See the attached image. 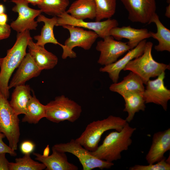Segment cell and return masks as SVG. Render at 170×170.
I'll return each mask as SVG.
<instances>
[{
	"label": "cell",
	"instance_id": "6da1fadb",
	"mask_svg": "<svg viewBox=\"0 0 170 170\" xmlns=\"http://www.w3.org/2000/svg\"><path fill=\"white\" fill-rule=\"evenodd\" d=\"M31 38L29 30L17 33L14 44L11 48L7 50L6 56L1 59L0 90L7 99L10 95L9 80L13 72L26 55L28 43Z\"/></svg>",
	"mask_w": 170,
	"mask_h": 170
},
{
	"label": "cell",
	"instance_id": "7a4b0ae2",
	"mask_svg": "<svg viewBox=\"0 0 170 170\" xmlns=\"http://www.w3.org/2000/svg\"><path fill=\"white\" fill-rule=\"evenodd\" d=\"M136 129L130 126L127 122L120 131H116L107 135L102 143L91 154L96 157L112 162L120 159L121 154L127 150L132 143L131 137Z\"/></svg>",
	"mask_w": 170,
	"mask_h": 170
},
{
	"label": "cell",
	"instance_id": "3957f363",
	"mask_svg": "<svg viewBox=\"0 0 170 170\" xmlns=\"http://www.w3.org/2000/svg\"><path fill=\"white\" fill-rule=\"evenodd\" d=\"M127 122L120 117L110 115L102 120L94 121L88 124L80 136L76 140L90 151L98 146L101 137L105 132L111 129L120 131Z\"/></svg>",
	"mask_w": 170,
	"mask_h": 170
},
{
	"label": "cell",
	"instance_id": "277c9868",
	"mask_svg": "<svg viewBox=\"0 0 170 170\" xmlns=\"http://www.w3.org/2000/svg\"><path fill=\"white\" fill-rule=\"evenodd\" d=\"M153 45L152 42H147L143 54L130 61L123 69L136 74L145 84L150 78L157 77L166 70L170 69L169 65L154 60L151 53Z\"/></svg>",
	"mask_w": 170,
	"mask_h": 170
},
{
	"label": "cell",
	"instance_id": "5b68a950",
	"mask_svg": "<svg viewBox=\"0 0 170 170\" xmlns=\"http://www.w3.org/2000/svg\"><path fill=\"white\" fill-rule=\"evenodd\" d=\"M45 105V118L56 123L65 121L74 122L80 117L82 111L79 105L64 95L56 97Z\"/></svg>",
	"mask_w": 170,
	"mask_h": 170
},
{
	"label": "cell",
	"instance_id": "8992f818",
	"mask_svg": "<svg viewBox=\"0 0 170 170\" xmlns=\"http://www.w3.org/2000/svg\"><path fill=\"white\" fill-rule=\"evenodd\" d=\"M18 116L0 90V132L5 135L14 150L17 149L20 135Z\"/></svg>",
	"mask_w": 170,
	"mask_h": 170
},
{
	"label": "cell",
	"instance_id": "52a82bcc",
	"mask_svg": "<svg viewBox=\"0 0 170 170\" xmlns=\"http://www.w3.org/2000/svg\"><path fill=\"white\" fill-rule=\"evenodd\" d=\"M52 147L58 151L69 153L76 156L82 165L83 170L109 169L114 165L112 162L100 159L93 156L76 139H71L66 143L56 144Z\"/></svg>",
	"mask_w": 170,
	"mask_h": 170
},
{
	"label": "cell",
	"instance_id": "ba28073f",
	"mask_svg": "<svg viewBox=\"0 0 170 170\" xmlns=\"http://www.w3.org/2000/svg\"><path fill=\"white\" fill-rule=\"evenodd\" d=\"M62 27L68 30L69 37L67 39L63 46L62 58H75L76 53L73 50L76 47H81L85 50H88L99 37L94 31L85 30L83 28L69 25L62 26Z\"/></svg>",
	"mask_w": 170,
	"mask_h": 170
},
{
	"label": "cell",
	"instance_id": "9c48e42d",
	"mask_svg": "<svg viewBox=\"0 0 170 170\" xmlns=\"http://www.w3.org/2000/svg\"><path fill=\"white\" fill-rule=\"evenodd\" d=\"M11 2L15 4L12 11L18 15L17 18L11 23V28L17 33L36 30L38 22L35 19L42 13L41 10L30 7L28 3L24 0H11Z\"/></svg>",
	"mask_w": 170,
	"mask_h": 170
},
{
	"label": "cell",
	"instance_id": "30bf717a",
	"mask_svg": "<svg viewBox=\"0 0 170 170\" xmlns=\"http://www.w3.org/2000/svg\"><path fill=\"white\" fill-rule=\"evenodd\" d=\"M64 25L88 29L94 31L99 37L103 39L110 35V30L113 28L118 26L119 24L117 20L110 18L103 21H85L76 19L65 12L57 17L55 26H62Z\"/></svg>",
	"mask_w": 170,
	"mask_h": 170
},
{
	"label": "cell",
	"instance_id": "8fae6325",
	"mask_svg": "<svg viewBox=\"0 0 170 170\" xmlns=\"http://www.w3.org/2000/svg\"><path fill=\"white\" fill-rule=\"evenodd\" d=\"M97 42L96 48L100 53L97 62L105 66L116 61L118 59L130 49L127 42L116 40L111 36Z\"/></svg>",
	"mask_w": 170,
	"mask_h": 170
},
{
	"label": "cell",
	"instance_id": "7c38bea8",
	"mask_svg": "<svg viewBox=\"0 0 170 170\" xmlns=\"http://www.w3.org/2000/svg\"><path fill=\"white\" fill-rule=\"evenodd\" d=\"M133 22L148 24L156 13V0H121Z\"/></svg>",
	"mask_w": 170,
	"mask_h": 170
},
{
	"label": "cell",
	"instance_id": "4fadbf2b",
	"mask_svg": "<svg viewBox=\"0 0 170 170\" xmlns=\"http://www.w3.org/2000/svg\"><path fill=\"white\" fill-rule=\"evenodd\" d=\"M153 80H149L145 84L143 93L145 104L153 103L161 105L166 111L170 99V90L165 86V72H163Z\"/></svg>",
	"mask_w": 170,
	"mask_h": 170
},
{
	"label": "cell",
	"instance_id": "5bb4252c",
	"mask_svg": "<svg viewBox=\"0 0 170 170\" xmlns=\"http://www.w3.org/2000/svg\"><path fill=\"white\" fill-rule=\"evenodd\" d=\"M146 42V39L142 40L136 47L129 50L122 58L114 63L101 67L99 71L108 73L113 83L118 82L121 71L130 61L143 54Z\"/></svg>",
	"mask_w": 170,
	"mask_h": 170
},
{
	"label": "cell",
	"instance_id": "9a60e30c",
	"mask_svg": "<svg viewBox=\"0 0 170 170\" xmlns=\"http://www.w3.org/2000/svg\"><path fill=\"white\" fill-rule=\"evenodd\" d=\"M42 71L29 53H27L8 84L9 89L25 84L27 81L39 75Z\"/></svg>",
	"mask_w": 170,
	"mask_h": 170
},
{
	"label": "cell",
	"instance_id": "2e32d148",
	"mask_svg": "<svg viewBox=\"0 0 170 170\" xmlns=\"http://www.w3.org/2000/svg\"><path fill=\"white\" fill-rule=\"evenodd\" d=\"M170 150V128H168L154 134L146 160L149 164L155 163L164 158V154Z\"/></svg>",
	"mask_w": 170,
	"mask_h": 170
},
{
	"label": "cell",
	"instance_id": "e0dca14e",
	"mask_svg": "<svg viewBox=\"0 0 170 170\" xmlns=\"http://www.w3.org/2000/svg\"><path fill=\"white\" fill-rule=\"evenodd\" d=\"M109 34L118 41L122 38L128 39L127 44L130 50L136 47L142 40L151 37L150 32L147 29H136L130 26L113 28L110 31Z\"/></svg>",
	"mask_w": 170,
	"mask_h": 170
},
{
	"label": "cell",
	"instance_id": "ac0fdd59",
	"mask_svg": "<svg viewBox=\"0 0 170 170\" xmlns=\"http://www.w3.org/2000/svg\"><path fill=\"white\" fill-rule=\"evenodd\" d=\"M52 153L50 156H44L37 153L33 154L35 159L43 164L46 170H77L78 167L69 162L65 152H61L52 147Z\"/></svg>",
	"mask_w": 170,
	"mask_h": 170
},
{
	"label": "cell",
	"instance_id": "d6986e66",
	"mask_svg": "<svg viewBox=\"0 0 170 170\" xmlns=\"http://www.w3.org/2000/svg\"><path fill=\"white\" fill-rule=\"evenodd\" d=\"M28 52L42 71L53 68L57 64L58 57L47 50L44 47L37 44L31 38L28 43Z\"/></svg>",
	"mask_w": 170,
	"mask_h": 170
},
{
	"label": "cell",
	"instance_id": "ffe728a7",
	"mask_svg": "<svg viewBox=\"0 0 170 170\" xmlns=\"http://www.w3.org/2000/svg\"><path fill=\"white\" fill-rule=\"evenodd\" d=\"M144 84L138 75L131 71L121 82L111 84L109 89L120 95L127 92L143 93L145 89Z\"/></svg>",
	"mask_w": 170,
	"mask_h": 170
},
{
	"label": "cell",
	"instance_id": "44dd1931",
	"mask_svg": "<svg viewBox=\"0 0 170 170\" xmlns=\"http://www.w3.org/2000/svg\"><path fill=\"white\" fill-rule=\"evenodd\" d=\"M57 20V16L49 18L41 14L37 17V22H42L44 25L42 28L40 34L34 37V39L37 41L36 43L37 44L44 47L47 43H52L58 45L61 47L63 46V44L59 43L55 38L54 33V28L56 26Z\"/></svg>",
	"mask_w": 170,
	"mask_h": 170
},
{
	"label": "cell",
	"instance_id": "7402d4cb",
	"mask_svg": "<svg viewBox=\"0 0 170 170\" xmlns=\"http://www.w3.org/2000/svg\"><path fill=\"white\" fill-rule=\"evenodd\" d=\"M66 12L76 19L93 20L96 16V4L94 0H76Z\"/></svg>",
	"mask_w": 170,
	"mask_h": 170
},
{
	"label": "cell",
	"instance_id": "603a6c76",
	"mask_svg": "<svg viewBox=\"0 0 170 170\" xmlns=\"http://www.w3.org/2000/svg\"><path fill=\"white\" fill-rule=\"evenodd\" d=\"M29 85H22L14 88L12 94L10 105L18 115L25 114L27 103L31 97Z\"/></svg>",
	"mask_w": 170,
	"mask_h": 170
},
{
	"label": "cell",
	"instance_id": "cb8c5ba5",
	"mask_svg": "<svg viewBox=\"0 0 170 170\" xmlns=\"http://www.w3.org/2000/svg\"><path fill=\"white\" fill-rule=\"evenodd\" d=\"M143 93L127 92L121 95L125 102L123 111L128 114L125 119L127 122H130L133 120L136 113L145 110V103Z\"/></svg>",
	"mask_w": 170,
	"mask_h": 170
},
{
	"label": "cell",
	"instance_id": "d4e9b609",
	"mask_svg": "<svg viewBox=\"0 0 170 170\" xmlns=\"http://www.w3.org/2000/svg\"><path fill=\"white\" fill-rule=\"evenodd\" d=\"M154 23L157 28V32L150 31L151 37L157 40L158 43L154 47L158 52L166 51L170 52V30L167 28L160 21L156 13L150 20L149 24Z\"/></svg>",
	"mask_w": 170,
	"mask_h": 170
},
{
	"label": "cell",
	"instance_id": "484cf974",
	"mask_svg": "<svg viewBox=\"0 0 170 170\" xmlns=\"http://www.w3.org/2000/svg\"><path fill=\"white\" fill-rule=\"evenodd\" d=\"M46 113L45 105L41 104L33 94L27 103L22 122L37 124L42 118L45 117Z\"/></svg>",
	"mask_w": 170,
	"mask_h": 170
},
{
	"label": "cell",
	"instance_id": "4316f807",
	"mask_svg": "<svg viewBox=\"0 0 170 170\" xmlns=\"http://www.w3.org/2000/svg\"><path fill=\"white\" fill-rule=\"evenodd\" d=\"M69 4V0H42L37 6L42 12L58 17L66 11Z\"/></svg>",
	"mask_w": 170,
	"mask_h": 170
},
{
	"label": "cell",
	"instance_id": "83f0119b",
	"mask_svg": "<svg viewBox=\"0 0 170 170\" xmlns=\"http://www.w3.org/2000/svg\"><path fill=\"white\" fill-rule=\"evenodd\" d=\"M9 170H42L46 166L42 163H39L32 159L30 154H24L22 157L16 158L14 162L8 164Z\"/></svg>",
	"mask_w": 170,
	"mask_h": 170
},
{
	"label": "cell",
	"instance_id": "f1b7e54d",
	"mask_svg": "<svg viewBox=\"0 0 170 170\" xmlns=\"http://www.w3.org/2000/svg\"><path fill=\"white\" fill-rule=\"evenodd\" d=\"M96 8L95 21L110 18L115 14L116 0H94Z\"/></svg>",
	"mask_w": 170,
	"mask_h": 170
},
{
	"label": "cell",
	"instance_id": "f546056e",
	"mask_svg": "<svg viewBox=\"0 0 170 170\" xmlns=\"http://www.w3.org/2000/svg\"><path fill=\"white\" fill-rule=\"evenodd\" d=\"M130 170H169L170 164L164 157L156 164H149L147 165H136L130 167Z\"/></svg>",
	"mask_w": 170,
	"mask_h": 170
},
{
	"label": "cell",
	"instance_id": "4dcf8cb0",
	"mask_svg": "<svg viewBox=\"0 0 170 170\" xmlns=\"http://www.w3.org/2000/svg\"><path fill=\"white\" fill-rule=\"evenodd\" d=\"M5 137L3 133L0 132V153H4L9 154L12 156H16L17 154L15 150L11 149L3 141V139Z\"/></svg>",
	"mask_w": 170,
	"mask_h": 170
},
{
	"label": "cell",
	"instance_id": "1f68e13d",
	"mask_svg": "<svg viewBox=\"0 0 170 170\" xmlns=\"http://www.w3.org/2000/svg\"><path fill=\"white\" fill-rule=\"evenodd\" d=\"M35 147L34 144L30 141H25L21 143L20 150L24 154H30L34 150Z\"/></svg>",
	"mask_w": 170,
	"mask_h": 170
},
{
	"label": "cell",
	"instance_id": "d6a6232c",
	"mask_svg": "<svg viewBox=\"0 0 170 170\" xmlns=\"http://www.w3.org/2000/svg\"><path fill=\"white\" fill-rule=\"evenodd\" d=\"M11 32L10 25L7 24L2 26L0 25V41L9 37Z\"/></svg>",
	"mask_w": 170,
	"mask_h": 170
},
{
	"label": "cell",
	"instance_id": "836d02e7",
	"mask_svg": "<svg viewBox=\"0 0 170 170\" xmlns=\"http://www.w3.org/2000/svg\"><path fill=\"white\" fill-rule=\"evenodd\" d=\"M6 153H0V170H8L9 162L5 157Z\"/></svg>",
	"mask_w": 170,
	"mask_h": 170
},
{
	"label": "cell",
	"instance_id": "e575fe53",
	"mask_svg": "<svg viewBox=\"0 0 170 170\" xmlns=\"http://www.w3.org/2000/svg\"><path fill=\"white\" fill-rule=\"evenodd\" d=\"M8 20L7 15L3 13L0 14V25L4 26L6 25Z\"/></svg>",
	"mask_w": 170,
	"mask_h": 170
},
{
	"label": "cell",
	"instance_id": "d590c367",
	"mask_svg": "<svg viewBox=\"0 0 170 170\" xmlns=\"http://www.w3.org/2000/svg\"><path fill=\"white\" fill-rule=\"evenodd\" d=\"M28 3H30L33 5H37L41 2L42 0H24Z\"/></svg>",
	"mask_w": 170,
	"mask_h": 170
},
{
	"label": "cell",
	"instance_id": "8d00e7d4",
	"mask_svg": "<svg viewBox=\"0 0 170 170\" xmlns=\"http://www.w3.org/2000/svg\"><path fill=\"white\" fill-rule=\"evenodd\" d=\"M165 15L168 18H170V4L166 7Z\"/></svg>",
	"mask_w": 170,
	"mask_h": 170
},
{
	"label": "cell",
	"instance_id": "74e56055",
	"mask_svg": "<svg viewBox=\"0 0 170 170\" xmlns=\"http://www.w3.org/2000/svg\"><path fill=\"white\" fill-rule=\"evenodd\" d=\"M49 150V146L48 145L44 150L42 155L44 156H48Z\"/></svg>",
	"mask_w": 170,
	"mask_h": 170
},
{
	"label": "cell",
	"instance_id": "f35d334b",
	"mask_svg": "<svg viewBox=\"0 0 170 170\" xmlns=\"http://www.w3.org/2000/svg\"><path fill=\"white\" fill-rule=\"evenodd\" d=\"M5 8L4 6L2 4L0 3V14L4 13Z\"/></svg>",
	"mask_w": 170,
	"mask_h": 170
},
{
	"label": "cell",
	"instance_id": "ab89813d",
	"mask_svg": "<svg viewBox=\"0 0 170 170\" xmlns=\"http://www.w3.org/2000/svg\"><path fill=\"white\" fill-rule=\"evenodd\" d=\"M167 2L168 3L170 4V0H167Z\"/></svg>",
	"mask_w": 170,
	"mask_h": 170
},
{
	"label": "cell",
	"instance_id": "60d3db41",
	"mask_svg": "<svg viewBox=\"0 0 170 170\" xmlns=\"http://www.w3.org/2000/svg\"><path fill=\"white\" fill-rule=\"evenodd\" d=\"M3 1L4 2H6L7 1V0H3Z\"/></svg>",
	"mask_w": 170,
	"mask_h": 170
},
{
	"label": "cell",
	"instance_id": "b9f144b4",
	"mask_svg": "<svg viewBox=\"0 0 170 170\" xmlns=\"http://www.w3.org/2000/svg\"><path fill=\"white\" fill-rule=\"evenodd\" d=\"M1 58H0V64L1 61Z\"/></svg>",
	"mask_w": 170,
	"mask_h": 170
}]
</instances>
